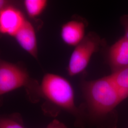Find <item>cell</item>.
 Listing matches in <instances>:
<instances>
[{"mask_svg":"<svg viewBox=\"0 0 128 128\" xmlns=\"http://www.w3.org/2000/svg\"><path fill=\"white\" fill-rule=\"evenodd\" d=\"M82 91L86 104L83 118L86 115L96 123L103 122L124 100L110 76L84 82Z\"/></svg>","mask_w":128,"mask_h":128,"instance_id":"1","label":"cell"},{"mask_svg":"<svg viewBox=\"0 0 128 128\" xmlns=\"http://www.w3.org/2000/svg\"><path fill=\"white\" fill-rule=\"evenodd\" d=\"M38 94L59 109L74 116L78 125L81 124L82 109L76 106L73 88L68 80L55 74H46L39 86Z\"/></svg>","mask_w":128,"mask_h":128,"instance_id":"2","label":"cell"},{"mask_svg":"<svg viewBox=\"0 0 128 128\" xmlns=\"http://www.w3.org/2000/svg\"><path fill=\"white\" fill-rule=\"evenodd\" d=\"M100 38L94 32H90L82 41L76 46L69 61L68 72L74 76L81 73L86 68L92 55L99 50Z\"/></svg>","mask_w":128,"mask_h":128,"instance_id":"3","label":"cell"},{"mask_svg":"<svg viewBox=\"0 0 128 128\" xmlns=\"http://www.w3.org/2000/svg\"><path fill=\"white\" fill-rule=\"evenodd\" d=\"M27 72L16 64L1 60L0 63V94L2 96L20 88H30Z\"/></svg>","mask_w":128,"mask_h":128,"instance_id":"4","label":"cell"},{"mask_svg":"<svg viewBox=\"0 0 128 128\" xmlns=\"http://www.w3.org/2000/svg\"><path fill=\"white\" fill-rule=\"evenodd\" d=\"M25 21L20 10L7 5L0 11V32L14 37Z\"/></svg>","mask_w":128,"mask_h":128,"instance_id":"5","label":"cell"},{"mask_svg":"<svg viewBox=\"0 0 128 128\" xmlns=\"http://www.w3.org/2000/svg\"><path fill=\"white\" fill-rule=\"evenodd\" d=\"M14 37L24 50L37 59V36L35 28L32 23L26 20Z\"/></svg>","mask_w":128,"mask_h":128,"instance_id":"6","label":"cell"},{"mask_svg":"<svg viewBox=\"0 0 128 128\" xmlns=\"http://www.w3.org/2000/svg\"><path fill=\"white\" fill-rule=\"evenodd\" d=\"M108 61L112 73L128 66V41L122 37L110 47Z\"/></svg>","mask_w":128,"mask_h":128,"instance_id":"7","label":"cell"},{"mask_svg":"<svg viewBox=\"0 0 128 128\" xmlns=\"http://www.w3.org/2000/svg\"><path fill=\"white\" fill-rule=\"evenodd\" d=\"M85 24L82 22L73 20L63 24L61 30V37L65 44L76 46L85 37Z\"/></svg>","mask_w":128,"mask_h":128,"instance_id":"8","label":"cell"},{"mask_svg":"<svg viewBox=\"0 0 128 128\" xmlns=\"http://www.w3.org/2000/svg\"><path fill=\"white\" fill-rule=\"evenodd\" d=\"M109 76L118 88L124 100L128 97V66Z\"/></svg>","mask_w":128,"mask_h":128,"instance_id":"9","label":"cell"},{"mask_svg":"<svg viewBox=\"0 0 128 128\" xmlns=\"http://www.w3.org/2000/svg\"><path fill=\"white\" fill-rule=\"evenodd\" d=\"M24 6L28 16L32 18L39 16L46 9L48 1L46 0H25Z\"/></svg>","mask_w":128,"mask_h":128,"instance_id":"10","label":"cell"},{"mask_svg":"<svg viewBox=\"0 0 128 128\" xmlns=\"http://www.w3.org/2000/svg\"><path fill=\"white\" fill-rule=\"evenodd\" d=\"M0 128H25L20 115L15 113L1 117Z\"/></svg>","mask_w":128,"mask_h":128,"instance_id":"11","label":"cell"},{"mask_svg":"<svg viewBox=\"0 0 128 128\" xmlns=\"http://www.w3.org/2000/svg\"><path fill=\"white\" fill-rule=\"evenodd\" d=\"M46 128H68L66 126L57 120H55L51 122Z\"/></svg>","mask_w":128,"mask_h":128,"instance_id":"12","label":"cell"},{"mask_svg":"<svg viewBox=\"0 0 128 128\" xmlns=\"http://www.w3.org/2000/svg\"><path fill=\"white\" fill-rule=\"evenodd\" d=\"M121 22L125 30V35L124 37L128 41V15H125L121 18Z\"/></svg>","mask_w":128,"mask_h":128,"instance_id":"13","label":"cell"}]
</instances>
